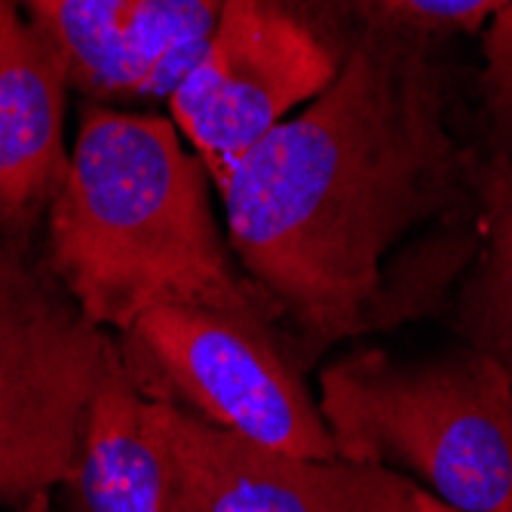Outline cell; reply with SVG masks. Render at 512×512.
I'll use <instances>...</instances> for the list:
<instances>
[{"label": "cell", "mask_w": 512, "mask_h": 512, "mask_svg": "<svg viewBox=\"0 0 512 512\" xmlns=\"http://www.w3.org/2000/svg\"><path fill=\"white\" fill-rule=\"evenodd\" d=\"M439 53L356 37L338 77L218 184L227 246L295 362L411 316L384 261L417 227L476 212L479 157L457 142Z\"/></svg>", "instance_id": "obj_1"}, {"label": "cell", "mask_w": 512, "mask_h": 512, "mask_svg": "<svg viewBox=\"0 0 512 512\" xmlns=\"http://www.w3.org/2000/svg\"><path fill=\"white\" fill-rule=\"evenodd\" d=\"M209 184L172 117L89 102L43 215V261L111 335L157 307H206L283 335L270 301L230 258Z\"/></svg>", "instance_id": "obj_2"}, {"label": "cell", "mask_w": 512, "mask_h": 512, "mask_svg": "<svg viewBox=\"0 0 512 512\" xmlns=\"http://www.w3.org/2000/svg\"><path fill=\"white\" fill-rule=\"evenodd\" d=\"M316 405L341 460L417 479L460 512H512V378L485 353L341 356Z\"/></svg>", "instance_id": "obj_3"}, {"label": "cell", "mask_w": 512, "mask_h": 512, "mask_svg": "<svg viewBox=\"0 0 512 512\" xmlns=\"http://www.w3.org/2000/svg\"><path fill=\"white\" fill-rule=\"evenodd\" d=\"M114 356L117 335L0 237V506L31 512L62 488Z\"/></svg>", "instance_id": "obj_4"}, {"label": "cell", "mask_w": 512, "mask_h": 512, "mask_svg": "<svg viewBox=\"0 0 512 512\" xmlns=\"http://www.w3.org/2000/svg\"><path fill=\"white\" fill-rule=\"evenodd\" d=\"M117 344L148 399L270 451L338 457L286 338L270 325L206 307H157L117 335Z\"/></svg>", "instance_id": "obj_5"}, {"label": "cell", "mask_w": 512, "mask_h": 512, "mask_svg": "<svg viewBox=\"0 0 512 512\" xmlns=\"http://www.w3.org/2000/svg\"><path fill=\"white\" fill-rule=\"evenodd\" d=\"M347 50L307 0H224L200 62L166 102L215 188L338 77Z\"/></svg>", "instance_id": "obj_6"}, {"label": "cell", "mask_w": 512, "mask_h": 512, "mask_svg": "<svg viewBox=\"0 0 512 512\" xmlns=\"http://www.w3.org/2000/svg\"><path fill=\"white\" fill-rule=\"evenodd\" d=\"M181 512H405L414 479L353 460H310L230 436L151 399Z\"/></svg>", "instance_id": "obj_7"}, {"label": "cell", "mask_w": 512, "mask_h": 512, "mask_svg": "<svg viewBox=\"0 0 512 512\" xmlns=\"http://www.w3.org/2000/svg\"><path fill=\"white\" fill-rule=\"evenodd\" d=\"M62 46L0 0V237L28 246L68 169Z\"/></svg>", "instance_id": "obj_8"}, {"label": "cell", "mask_w": 512, "mask_h": 512, "mask_svg": "<svg viewBox=\"0 0 512 512\" xmlns=\"http://www.w3.org/2000/svg\"><path fill=\"white\" fill-rule=\"evenodd\" d=\"M62 491L68 512H181L154 402L132 381L120 344Z\"/></svg>", "instance_id": "obj_9"}, {"label": "cell", "mask_w": 512, "mask_h": 512, "mask_svg": "<svg viewBox=\"0 0 512 512\" xmlns=\"http://www.w3.org/2000/svg\"><path fill=\"white\" fill-rule=\"evenodd\" d=\"M454 322L467 347L512 378V163L494 151L476 169V249L457 286Z\"/></svg>", "instance_id": "obj_10"}, {"label": "cell", "mask_w": 512, "mask_h": 512, "mask_svg": "<svg viewBox=\"0 0 512 512\" xmlns=\"http://www.w3.org/2000/svg\"><path fill=\"white\" fill-rule=\"evenodd\" d=\"M224 0H138L123 34L120 102H169L200 62Z\"/></svg>", "instance_id": "obj_11"}, {"label": "cell", "mask_w": 512, "mask_h": 512, "mask_svg": "<svg viewBox=\"0 0 512 512\" xmlns=\"http://www.w3.org/2000/svg\"><path fill=\"white\" fill-rule=\"evenodd\" d=\"M138 0H19L68 59L71 86L92 102H120L123 34Z\"/></svg>", "instance_id": "obj_12"}, {"label": "cell", "mask_w": 512, "mask_h": 512, "mask_svg": "<svg viewBox=\"0 0 512 512\" xmlns=\"http://www.w3.org/2000/svg\"><path fill=\"white\" fill-rule=\"evenodd\" d=\"M347 46L362 34H402L445 43L476 31L509 0H307Z\"/></svg>", "instance_id": "obj_13"}, {"label": "cell", "mask_w": 512, "mask_h": 512, "mask_svg": "<svg viewBox=\"0 0 512 512\" xmlns=\"http://www.w3.org/2000/svg\"><path fill=\"white\" fill-rule=\"evenodd\" d=\"M479 89L491 132V151L512 163V0L488 19Z\"/></svg>", "instance_id": "obj_14"}, {"label": "cell", "mask_w": 512, "mask_h": 512, "mask_svg": "<svg viewBox=\"0 0 512 512\" xmlns=\"http://www.w3.org/2000/svg\"><path fill=\"white\" fill-rule=\"evenodd\" d=\"M405 512H460V509H454V506L442 503V500H439V497H433L427 488L414 485V491H411V500H408V509H405Z\"/></svg>", "instance_id": "obj_15"}, {"label": "cell", "mask_w": 512, "mask_h": 512, "mask_svg": "<svg viewBox=\"0 0 512 512\" xmlns=\"http://www.w3.org/2000/svg\"><path fill=\"white\" fill-rule=\"evenodd\" d=\"M31 512H50V509H46V503H40L37 509H31Z\"/></svg>", "instance_id": "obj_16"}]
</instances>
